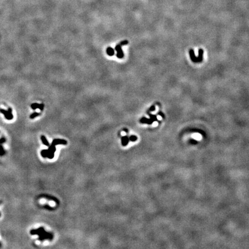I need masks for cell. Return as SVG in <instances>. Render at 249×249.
Listing matches in <instances>:
<instances>
[{
  "instance_id": "obj_1",
  "label": "cell",
  "mask_w": 249,
  "mask_h": 249,
  "mask_svg": "<svg viewBox=\"0 0 249 249\" xmlns=\"http://www.w3.org/2000/svg\"><path fill=\"white\" fill-rule=\"evenodd\" d=\"M53 238V234L51 233L46 232V231H43L41 234L39 235L38 240L39 241H43L46 239H49V240H52Z\"/></svg>"
},
{
  "instance_id": "obj_2",
  "label": "cell",
  "mask_w": 249,
  "mask_h": 249,
  "mask_svg": "<svg viewBox=\"0 0 249 249\" xmlns=\"http://www.w3.org/2000/svg\"><path fill=\"white\" fill-rule=\"evenodd\" d=\"M0 112L4 115L6 119L12 120L13 118V115L12 113V109L11 108H8V110H4V109H0Z\"/></svg>"
},
{
  "instance_id": "obj_3",
  "label": "cell",
  "mask_w": 249,
  "mask_h": 249,
  "mask_svg": "<svg viewBox=\"0 0 249 249\" xmlns=\"http://www.w3.org/2000/svg\"><path fill=\"white\" fill-rule=\"evenodd\" d=\"M115 49L117 51V55L116 56L118 58H122L124 57V54L123 52L122 49V44L121 43H119L115 47Z\"/></svg>"
},
{
  "instance_id": "obj_4",
  "label": "cell",
  "mask_w": 249,
  "mask_h": 249,
  "mask_svg": "<svg viewBox=\"0 0 249 249\" xmlns=\"http://www.w3.org/2000/svg\"><path fill=\"white\" fill-rule=\"evenodd\" d=\"M44 228L43 227H39V228L35 229H31L30 231V233L32 235H39L43 233V231H44Z\"/></svg>"
},
{
  "instance_id": "obj_5",
  "label": "cell",
  "mask_w": 249,
  "mask_h": 249,
  "mask_svg": "<svg viewBox=\"0 0 249 249\" xmlns=\"http://www.w3.org/2000/svg\"><path fill=\"white\" fill-rule=\"evenodd\" d=\"M52 144L54 145H66L67 141L64 139H60V138H57V139L53 140L52 141Z\"/></svg>"
},
{
  "instance_id": "obj_6",
  "label": "cell",
  "mask_w": 249,
  "mask_h": 249,
  "mask_svg": "<svg viewBox=\"0 0 249 249\" xmlns=\"http://www.w3.org/2000/svg\"><path fill=\"white\" fill-rule=\"evenodd\" d=\"M189 53H190V58H191V61L194 62H198V58H197V57H195V54H194V50L193 49L190 50Z\"/></svg>"
},
{
  "instance_id": "obj_7",
  "label": "cell",
  "mask_w": 249,
  "mask_h": 249,
  "mask_svg": "<svg viewBox=\"0 0 249 249\" xmlns=\"http://www.w3.org/2000/svg\"><path fill=\"white\" fill-rule=\"evenodd\" d=\"M121 141H122V145L123 146H126V145L128 144L129 141V137L128 136L125 135V136L122 137Z\"/></svg>"
},
{
  "instance_id": "obj_8",
  "label": "cell",
  "mask_w": 249,
  "mask_h": 249,
  "mask_svg": "<svg viewBox=\"0 0 249 249\" xmlns=\"http://www.w3.org/2000/svg\"><path fill=\"white\" fill-rule=\"evenodd\" d=\"M106 53H107V55L110 56V57H112V56L114 55L115 51L112 47H108L107 48V49H106Z\"/></svg>"
},
{
  "instance_id": "obj_9",
  "label": "cell",
  "mask_w": 249,
  "mask_h": 249,
  "mask_svg": "<svg viewBox=\"0 0 249 249\" xmlns=\"http://www.w3.org/2000/svg\"><path fill=\"white\" fill-rule=\"evenodd\" d=\"M203 54H204V51L202 49H200L198 50V57H197L198 60V62H201L203 60Z\"/></svg>"
},
{
  "instance_id": "obj_10",
  "label": "cell",
  "mask_w": 249,
  "mask_h": 249,
  "mask_svg": "<svg viewBox=\"0 0 249 249\" xmlns=\"http://www.w3.org/2000/svg\"><path fill=\"white\" fill-rule=\"evenodd\" d=\"M40 139H41V140H42V141L43 144L44 145H46V146H49V145H50L49 142L48 140H47V138H46V137L45 136H44V135H41V136H40Z\"/></svg>"
},
{
  "instance_id": "obj_11",
  "label": "cell",
  "mask_w": 249,
  "mask_h": 249,
  "mask_svg": "<svg viewBox=\"0 0 249 249\" xmlns=\"http://www.w3.org/2000/svg\"><path fill=\"white\" fill-rule=\"evenodd\" d=\"M54 152L50 151L49 149H47V158L50 159H52L54 157Z\"/></svg>"
},
{
  "instance_id": "obj_12",
  "label": "cell",
  "mask_w": 249,
  "mask_h": 249,
  "mask_svg": "<svg viewBox=\"0 0 249 249\" xmlns=\"http://www.w3.org/2000/svg\"><path fill=\"white\" fill-rule=\"evenodd\" d=\"M40 115V113H36V112H35V113H32V114H31L30 115V119H34L35 118H36V117H38V116H39Z\"/></svg>"
},
{
  "instance_id": "obj_13",
  "label": "cell",
  "mask_w": 249,
  "mask_h": 249,
  "mask_svg": "<svg viewBox=\"0 0 249 249\" xmlns=\"http://www.w3.org/2000/svg\"><path fill=\"white\" fill-rule=\"evenodd\" d=\"M39 104H38V103H32V104H31V107L32 109L35 110L37 108H39Z\"/></svg>"
},
{
  "instance_id": "obj_14",
  "label": "cell",
  "mask_w": 249,
  "mask_h": 249,
  "mask_svg": "<svg viewBox=\"0 0 249 249\" xmlns=\"http://www.w3.org/2000/svg\"><path fill=\"white\" fill-rule=\"evenodd\" d=\"M49 149L50 151H52V152H54V153H55V151H56L55 145H53V144H51V145H49V149Z\"/></svg>"
},
{
  "instance_id": "obj_15",
  "label": "cell",
  "mask_w": 249,
  "mask_h": 249,
  "mask_svg": "<svg viewBox=\"0 0 249 249\" xmlns=\"http://www.w3.org/2000/svg\"><path fill=\"white\" fill-rule=\"evenodd\" d=\"M40 154L43 158H47V149H43L42 151Z\"/></svg>"
},
{
  "instance_id": "obj_16",
  "label": "cell",
  "mask_w": 249,
  "mask_h": 249,
  "mask_svg": "<svg viewBox=\"0 0 249 249\" xmlns=\"http://www.w3.org/2000/svg\"><path fill=\"white\" fill-rule=\"evenodd\" d=\"M5 154V151L4 149L3 146L0 145V156H2Z\"/></svg>"
},
{
  "instance_id": "obj_17",
  "label": "cell",
  "mask_w": 249,
  "mask_h": 249,
  "mask_svg": "<svg viewBox=\"0 0 249 249\" xmlns=\"http://www.w3.org/2000/svg\"><path fill=\"white\" fill-rule=\"evenodd\" d=\"M193 137L194 139H195V140H200L201 138V135H200V134L195 133V134H194V135H193Z\"/></svg>"
},
{
  "instance_id": "obj_18",
  "label": "cell",
  "mask_w": 249,
  "mask_h": 249,
  "mask_svg": "<svg viewBox=\"0 0 249 249\" xmlns=\"http://www.w3.org/2000/svg\"><path fill=\"white\" fill-rule=\"evenodd\" d=\"M129 139L130 141H132V142H134V141H135L137 140V137L135 135H131V136L129 138Z\"/></svg>"
},
{
  "instance_id": "obj_19",
  "label": "cell",
  "mask_w": 249,
  "mask_h": 249,
  "mask_svg": "<svg viewBox=\"0 0 249 249\" xmlns=\"http://www.w3.org/2000/svg\"><path fill=\"white\" fill-rule=\"evenodd\" d=\"M44 104H43V103H41V104H39V109L40 110V111H43V109H44Z\"/></svg>"
},
{
  "instance_id": "obj_20",
  "label": "cell",
  "mask_w": 249,
  "mask_h": 249,
  "mask_svg": "<svg viewBox=\"0 0 249 249\" xmlns=\"http://www.w3.org/2000/svg\"><path fill=\"white\" fill-rule=\"evenodd\" d=\"M121 44H122V46H124V45H126V44H128V40H123V41L121 42Z\"/></svg>"
},
{
  "instance_id": "obj_21",
  "label": "cell",
  "mask_w": 249,
  "mask_h": 249,
  "mask_svg": "<svg viewBox=\"0 0 249 249\" xmlns=\"http://www.w3.org/2000/svg\"><path fill=\"white\" fill-rule=\"evenodd\" d=\"M5 141H6V139H5V138L2 137L1 139H0V144H3L5 142Z\"/></svg>"
},
{
  "instance_id": "obj_22",
  "label": "cell",
  "mask_w": 249,
  "mask_h": 249,
  "mask_svg": "<svg viewBox=\"0 0 249 249\" xmlns=\"http://www.w3.org/2000/svg\"><path fill=\"white\" fill-rule=\"evenodd\" d=\"M155 110V106H152L151 107V108H149V111H154Z\"/></svg>"
},
{
  "instance_id": "obj_23",
  "label": "cell",
  "mask_w": 249,
  "mask_h": 249,
  "mask_svg": "<svg viewBox=\"0 0 249 249\" xmlns=\"http://www.w3.org/2000/svg\"><path fill=\"white\" fill-rule=\"evenodd\" d=\"M159 114L160 115V116H162V117H163V113H161V112H159Z\"/></svg>"
},
{
  "instance_id": "obj_24",
  "label": "cell",
  "mask_w": 249,
  "mask_h": 249,
  "mask_svg": "<svg viewBox=\"0 0 249 249\" xmlns=\"http://www.w3.org/2000/svg\"><path fill=\"white\" fill-rule=\"evenodd\" d=\"M124 130V131H125V132H126V133L128 131V129H124V130Z\"/></svg>"
},
{
  "instance_id": "obj_25",
  "label": "cell",
  "mask_w": 249,
  "mask_h": 249,
  "mask_svg": "<svg viewBox=\"0 0 249 249\" xmlns=\"http://www.w3.org/2000/svg\"><path fill=\"white\" fill-rule=\"evenodd\" d=\"M0 247H1V243H0Z\"/></svg>"
},
{
  "instance_id": "obj_26",
  "label": "cell",
  "mask_w": 249,
  "mask_h": 249,
  "mask_svg": "<svg viewBox=\"0 0 249 249\" xmlns=\"http://www.w3.org/2000/svg\"><path fill=\"white\" fill-rule=\"evenodd\" d=\"M0 217H1V213H0Z\"/></svg>"
}]
</instances>
